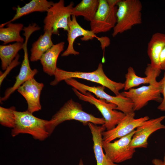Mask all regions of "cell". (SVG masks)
<instances>
[{
  "label": "cell",
  "mask_w": 165,
  "mask_h": 165,
  "mask_svg": "<svg viewBox=\"0 0 165 165\" xmlns=\"http://www.w3.org/2000/svg\"><path fill=\"white\" fill-rule=\"evenodd\" d=\"M23 35L25 39L24 43L23 49L24 51V59L22 62L18 75L16 77V81L13 86L6 90L4 96L0 99V101L6 100L16 90L29 79L33 78L38 72L36 69H32L30 65L27 50V43L30 36L34 32V30L30 27L25 28Z\"/></svg>",
  "instance_id": "12"
},
{
  "label": "cell",
  "mask_w": 165,
  "mask_h": 165,
  "mask_svg": "<svg viewBox=\"0 0 165 165\" xmlns=\"http://www.w3.org/2000/svg\"><path fill=\"white\" fill-rule=\"evenodd\" d=\"M87 125L92 136L93 149L97 165H119L112 162L104 152L102 133L106 130L105 127L103 125L98 126L91 123H89Z\"/></svg>",
  "instance_id": "17"
},
{
  "label": "cell",
  "mask_w": 165,
  "mask_h": 165,
  "mask_svg": "<svg viewBox=\"0 0 165 165\" xmlns=\"http://www.w3.org/2000/svg\"><path fill=\"white\" fill-rule=\"evenodd\" d=\"M75 120L84 125L89 123L96 125H103L105 120L103 117H96L83 110L81 105L72 99L67 101L60 109L48 121L46 128L50 136L56 127L64 121Z\"/></svg>",
  "instance_id": "1"
},
{
  "label": "cell",
  "mask_w": 165,
  "mask_h": 165,
  "mask_svg": "<svg viewBox=\"0 0 165 165\" xmlns=\"http://www.w3.org/2000/svg\"><path fill=\"white\" fill-rule=\"evenodd\" d=\"M54 79L50 83L54 86L62 80L71 78L84 79L100 84L112 91L116 96L119 95L120 90L124 88V83L117 82L109 79L105 74L103 65L100 63L95 71L89 72H71L65 71L57 68L54 75Z\"/></svg>",
  "instance_id": "2"
},
{
  "label": "cell",
  "mask_w": 165,
  "mask_h": 165,
  "mask_svg": "<svg viewBox=\"0 0 165 165\" xmlns=\"http://www.w3.org/2000/svg\"><path fill=\"white\" fill-rule=\"evenodd\" d=\"M7 27L0 28V40L6 44L16 42L24 43V39L20 36V32L23 30V25L21 23H9Z\"/></svg>",
  "instance_id": "23"
},
{
  "label": "cell",
  "mask_w": 165,
  "mask_h": 165,
  "mask_svg": "<svg viewBox=\"0 0 165 165\" xmlns=\"http://www.w3.org/2000/svg\"><path fill=\"white\" fill-rule=\"evenodd\" d=\"M154 165H165L163 160L158 159H154L152 160Z\"/></svg>",
  "instance_id": "29"
},
{
  "label": "cell",
  "mask_w": 165,
  "mask_h": 165,
  "mask_svg": "<svg viewBox=\"0 0 165 165\" xmlns=\"http://www.w3.org/2000/svg\"><path fill=\"white\" fill-rule=\"evenodd\" d=\"M161 85V93L163 98L160 104L158 106L157 109L162 111H165V72L163 78L160 81Z\"/></svg>",
  "instance_id": "26"
},
{
  "label": "cell",
  "mask_w": 165,
  "mask_h": 165,
  "mask_svg": "<svg viewBox=\"0 0 165 165\" xmlns=\"http://www.w3.org/2000/svg\"><path fill=\"white\" fill-rule=\"evenodd\" d=\"M24 43L16 42L12 44L0 46V58L2 70H6L11 63L17 53L23 49Z\"/></svg>",
  "instance_id": "24"
},
{
  "label": "cell",
  "mask_w": 165,
  "mask_h": 165,
  "mask_svg": "<svg viewBox=\"0 0 165 165\" xmlns=\"http://www.w3.org/2000/svg\"><path fill=\"white\" fill-rule=\"evenodd\" d=\"M74 3L71 2L67 6L64 1L60 0L54 3L47 12L44 20V30H52L53 34L59 35L58 30L62 28L68 31V21L72 16Z\"/></svg>",
  "instance_id": "8"
},
{
  "label": "cell",
  "mask_w": 165,
  "mask_h": 165,
  "mask_svg": "<svg viewBox=\"0 0 165 165\" xmlns=\"http://www.w3.org/2000/svg\"><path fill=\"white\" fill-rule=\"evenodd\" d=\"M99 0H82L72 9V15L82 16L90 22L97 10Z\"/></svg>",
  "instance_id": "22"
},
{
  "label": "cell",
  "mask_w": 165,
  "mask_h": 165,
  "mask_svg": "<svg viewBox=\"0 0 165 165\" xmlns=\"http://www.w3.org/2000/svg\"><path fill=\"white\" fill-rule=\"evenodd\" d=\"M44 31L43 34L41 35L32 45L30 57L31 61L40 60L42 55L54 45L51 38L52 30Z\"/></svg>",
  "instance_id": "21"
},
{
  "label": "cell",
  "mask_w": 165,
  "mask_h": 165,
  "mask_svg": "<svg viewBox=\"0 0 165 165\" xmlns=\"http://www.w3.org/2000/svg\"><path fill=\"white\" fill-rule=\"evenodd\" d=\"M119 0H99L98 8L90 22L91 30L94 34L105 32L113 28L117 22V3Z\"/></svg>",
  "instance_id": "6"
},
{
  "label": "cell",
  "mask_w": 165,
  "mask_h": 165,
  "mask_svg": "<svg viewBox=\"0 0 165 165\" xmlns=\"http://www.w3.org/2000/svg\"><path fill=\"white\" fill-rule=\"evenodd\" d=\"M160 65L161 70H165V46L160 55Z\"/></svg>",
  "instance_id": "28"
},
{
  "label": "cell",
  "mask_w": 165,
  "mask_h": 165,
  "mask_svg": "<svg viewBox=\"0 0 165 165\" xmlns=\"http://www.w3.org/2000/svg\"><path fill=\"white\" fill-rule=\"evenodd\" d=\"M54 3L52 1L46 0H32L22 7L18 6L15 9L16 12L13 17L10 20L1 24L0 28L3 27L7 24L32 13L47 12Z\"/></svg>",
  "instance_id": "19"
},
{
  "label": "cell",
  "mask_w": 165,
  "mask_h": 165,
  "mask_svg": "<svg viewBox=\"0 0 165 165\" xmlns=\"http://www.w3.org/2000/svg\"><path fill=\"white\" fill-rule=\"evenodd\" d=\"M44 85L36 81L34 78L26 81L17 89L18 92L25 99L28 104V110L31 113L41 109L40 96Z\"/></svg>",
  "instance_id": "15"
},
{
  "label": "cell",
  "mask_w": 165,
  "mask_h": 165,
  "mask_svg": "<svg viewBox=\"0 0 165 165\" xmlns=\"http://www.w3.org/2000/svg\"><path fill=\"white\" fill-rule=\"evenodd\" d=\"M69 29L68 31L67 40L68 45L66 50L62 53V57H65L70 55H78L79 52L74 49L73 45L76 38L79 36H82L81 38L82 41H87L93 39L94 38L97 39L100 42L102 49L104 51L105 48L110 44V40L107 37H99L91 30H86L82 28L77 22L76 17L72 15L68 21Z\"/></svg>",
  "instance_id": "9"
},
{
  "label": "cell",
  "mask_w": 165,
  "mask_h": 165,
  "mask_svg": "<svg viewBox=\"0 0 165 165\" xmlns=\"http://www.w3.org/2000/svg\"><path fill=\"white\" fill-rule=\"evenodd\" d=\"M65 42L54 45L44 53L40 60L43 71L48 75H54L57 68V63L60 53L63 50Z\"/></svg>",
  "instance_id": "20"
},
{
  "label": "cell",
  "mask_w": 165,
  "mask_h": 165,
  "mask_svg": "<svg viewBox=\"0 0 165 165\" xmlns=\"http://www.w3.org/2000/svg\"><path fill=\"white\" fill-rule=\"evenodd\" d=\"M135 116L134 112L126 115L115 127L103 131L102 133L103 141L106 142H112L117 138L125 136L149 119L147 116L135 119Z\"/></svg>",
  "instance_id": "13"
},
{
  "label": "cell",
  "mask_w": 165,
  "mask_h": 165,
  "mask_svg": "<svg viewBox=\"0 0 165 165\" xmlns=\"http://www.w3.org/2000/svg\"><path fill=\"white\" fill-rule=\"evenodd\" d=\"M15 123L11 135L15 137L20 134H28L35 139L43 141L50 136L46 128L48 120L38 118L26 110L14 112Z\"/></svg>",
  "instance_id": "4"
},
{
  "label": "cell",
  "mask_w": 165,
  "mask_h": 165,
  "mask_svg": "<svg viewBox=\"0 0 165 165\" xmlns=\"http://www.w3.org/2000/svg\"><path fill=\"white\" fill-rule=\"evenodd\" d=\"M136 130L129 134L113 142H102L106 155L114 163H117L131 159L135 149L131 148L130 144Z\"/></svg>",
  "instance_id": "11"
},
{
  "label": "cell",
  "mask_w": 165,
  "mask_h": 165,
  "mask_svg": "<svg viewBox=\"0 0 165 165\" xmlns=\"http://www.w3.org/2000/svg\"><path fill=\"white\" fill-rule=\"evenodd\" d=\"M165 119V116L149 119L137 127L132 138L130 147L134 149L147 148L148 140L150 136L158 130L165 129V125L162 123Z\"/></svg>",
  "instance_id": "14"
},
{
  "label": "cell",
  "mask_w": 165,
  "mask_h": 165,
  "mask_svg": "<svg viewBox=\"0 0 165 165\" xmlns=\"http://www.w3.org/2000/svg\"><path fill=\"white\" fill-rule=\"evenodd\" d=\"M116 6L117 22L113 28V37L142 22V6L139 0H119Z\"/></svg>",
  "instance_id": "3"
},
{
  "label": "cell",
  "mask_w": 165,
  "mask_h": 165,
  "mask_svg": "<svg viewBox=\"0 0 165 165\" xmlns=\"http://www.w3.org/2000/svg\"><path fill=\"white\" fill-rule=\"evenodd\" d=\"M19 57V55L18 54L11 63L7 68L4 73L1 75L0 77V85H1L4 79L9 73L11 70L20 64V62L18 61Z\"/></svg>",
  "instance_id": "27"
},
{
  "label": "cell",
  "mask_w": 165,
  "mask_h": 165,
  "mask_svg": "<svg viewBox=\"0 0 165 165\" xmlns=\"http://www.w3.org/2000/svg\"><path fill=\"white\" fill-rule=\"evenodd\" d=\"M64 81L68 85L76 89L82 94H84L87 92L92 93L99 99L105 100L108 103L116 105L117 106L116 110L126 115L134 112L132 101L120 93L117 96H111L105 92V87L103 86H89L81 83L74 78L68 79Z\"/></svg>",
  "instance_id": "5"
},
{
  "label": "cell",
  "mask_w": 165,
  "mask_h": 165,
  "mask_svg": "<svg viewBox=\"0 0 165 165\" xmlns=\"http://www.w3.org/2000/svg\"><path fill=\"white\" fill-rule=\"evenodd\" d=\"M165 46V34L156 32L152 36L148 44L147 53L152 68L161 70L160 56Z\"/></svg>",
  "instance_id": "18"
},
{
  "label": "cell",
  "mask_w": 165,
  "mask_h": 165,
  "mask_svg": "<svg viewBox=\"0 0 165 165\" xmlns=\"http://www.w3.org/2000/svg\"><path fill=\"white\" fill-rule=\"evenodd\" d=\"M78 165H84L82 159L80 160Z\"/></svg>",
  "instance_id": "30"
},
{
  "label": "cell",
  "mask_w": 165,
  "mask_h": 165,
  "mask_svg": "<svg viewBox=\"0 0 165 165\" xmlns=\"http://www.w3.org/2000/svg\"><path fill=\"white\" fill-rule=\"evenodd\" d=\"M163 162L165 165V152H164V156H163Z\"/></svg>",
  "instance_id": "31"
},
{
  "label": "cell",
  "mask_w": 165,
  "mask_h": 165,
  "mask_svg": "<svg viewBox=\"0 0 165 165\" xmlns=\"http://www.w3.org/2000/svg\"><path fill=\"white\" fill-rule=\"evenodd\" d=\"M72 89L80 100L94 105L99 111L105 119L103 125L107 130L115 127L126 115L123 112L116 110L117 106L114 104L108 103L104 99H98L90 92L83 94L74 88Z\"/></svg>",
  "instance_id": "7"
},
{
  "label": "cell",
  "mask_w": 165,
  "mask_h": 165,
  "mask_svg": "<svg viewBox=\"0 0 165 165\" xmlns=\"http://www.w3.org/2000/svg\"><path fill=\"white\" fill-rule=\"evenodd\" d=\"M161 71L160 69H154L150 64H148L145 72L146 76L141 77L136 74L132 67H129L125 75L126 80L123 83V89L125 91H127L142 84H149L156 80V78L160 75Z\"/></svg>",
  "instance_id": "16"
},
{
  "label": "cell",
  "mask_w": 165,
  "mask_h": 165,
  "mask_svg": "<svg viewBox=\"0 0 165 165\" xmlns=\"http://www.w3.org/2000/svg\"><path fill=\"white\" fill-rule=\"evenodd\" d=\"M16 108L14 107L7 108L0 107V123L3 126L13 128L15 123V116L14 112Z\"/></svg>",
  "instance_id": "25"
},
{
  "label": "cell",
  "mask_w": 165,
  "mask_h": 165,
  "mask_svg": "<svg viewBox=\"0 0 165 165\" xmlns=\"http://www.w3.org/2000/svg\"><path fill=\"white\" fill-rule=\"evenodd\" d=\"M160 90V82L156 80L148 86L133 88L120 93L132 101L134 112L142 108L150 101H154L161 103L163 98L161 96Z\"/></svg>",
  "instance_id": "10"
}]
</instances>
